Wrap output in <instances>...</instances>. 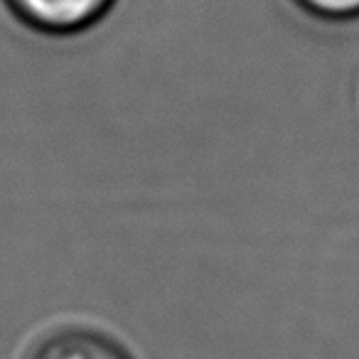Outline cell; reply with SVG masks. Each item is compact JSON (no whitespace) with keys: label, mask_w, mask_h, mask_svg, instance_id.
<instances>
[{"label":"cell","mask_w":359,"mask_h":359,"mask_svg":"<svg viewBox=\"0 0 359 359\" xmlns=\"http://www.w3.org/2000/svg\"><path fill=\"white\" fill-rule=\"evenodd\" d=\"M116 0H8L18 20L45 35H74L96 25Z\"/></svg>","instance_id":"6da1fadb"},{"label":"cell","mask_w":359,"mask_h":359,"mask_svg":"<svg viewBox=\"0 0 359 359\" xmlns=\"http://www.w3.org/2000/svg\"><path fill=\"white\" fill-rule=\"evenodd\" d=\"M30 359H130L121 344L91 330H65L37 344Z\"/></svg>","instance_id":"7a4b0ae2"},{"label":"cell","mask_w":359,"mask_h":359,"mask_svg":"<svg viewBox=\"0 0 359 359\" xmlns=\"http://www.w3.org/2000/svg\"><path fill=\"white\" fill-rule=\"evenodd\" d=\"M300 8L323 20H357L359 18V0H295Z\"/></svg>","instance_id":"3957f363"}]
</instances>
